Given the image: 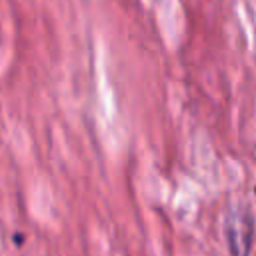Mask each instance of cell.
<instances>
[{
	"label": "cell",
	"mask_w": 256,
	"mask_h": 256,
	"mask_svg": "<svg viewBox=\"0 0 256 256\" xmlns=\"http://www.w3.org/2000/svg\"><path fill=\"white\" fill-rule=\"evenodd\" d=\"M234 220H236V226H232V224H228V238H238V240H234L230 246H232V252L238 256V252L242 250V256H246V252H248V242L246 240H242L244 236L246 238H250V220L246 218V216H240V214H236L234 216Z\"/></svg>",
	"instance_id": "6da1fadb"
}]
</instances>
